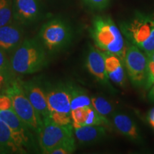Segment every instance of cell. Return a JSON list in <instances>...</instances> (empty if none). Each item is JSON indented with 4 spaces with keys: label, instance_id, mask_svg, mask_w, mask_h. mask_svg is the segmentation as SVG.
<instances>
[{
    "label": "cell",
    "instance_id": "cell-8",
    "mask_svg": "<svg viewBox=\"0 0 154 154\" xmlns=\"http://www.w3.org/2000/svg\"><path fill=\"white\" fill-rule=\"evenodd\" d=\"M124 64L134 86L139 87L145 85L148 57L137 46L128 41H126Z\"/></svg>",
    "mask_w": 154,
    "mask_h": 154
},
{
    "label": "cell",
    "instance_id": "cell-32",
    "mask_svg": "<svg viewBox=\"0 0 154 154\" xmlns=\"http://www.w3.org/2000/svg\"><path fill=\"white\" fill-rule=\"evenodd\" d=\"M149 123H150V124H151V126H152V127H153V128H154V120L149 121Z\"/></svg>",
    "mask_w": 154,
    "mask_h": 154
},
{
    "label": "cell",
    "instance_id": "cell-1",
    "mask_svg": "<svg viewBox=\"0 0 154 154\" xmlns=\"http://www.w3.org/2000/svg\"><path fill=\"white\" fill-rule=\"evenodd\" d=\"M90 32L96 48L103 52L116 55L124 63L126 44L122 32L110 17H96Z\"/></svg>",
    "mask_w": 154,
    "mask_h": 154
},
{
    "label": "cell",
    "instance_id": "cell-28",
    "mask_svg": "<svg viewBox=\"0 0 154 154\" xmlns=\"http://www.w3.org/2000/svg\"><path fill=\"white\" fill-rule=\"evenodd\" d=\"M148 97H149L150 101L152 102H154V84L149 89V96H148Z\"/></svg>",
    "mask_w": 154,
    "mask_h": 154
},
{
    "label": "cell",
    "instance_id": "cell-14",
    "mask_svg": "<svg viewBox=\"0 0 154 154\" xmlns=\"http://www.w3.org/2000/svg\"><path fill=\"white\" fill-rule=\"evenodd\" d=\"M13 18L21 24L34 22L39 15L37 0H14Z\"/></svg>",
    "mask_w": 154,
    "mask_h": 154
},
{
    "label": "cell",
    "instance_id": "cell-25",
    "mask_svg": "<svg viewBox=\"0 0 154 154\" xmlns=\"http://www.w3.org/2000/svg\"><path fill=\"white\" fill-rule=\"evenodd\" d=\"M154 84V62L148 59L147 72L145 82V87L146 89H150Z\"/></svg>",
    "mask_w": 154,
    "mask_h": 154
},
{
    "label": "cell",
    "instance_id": "cell-4",
    "mask_svg": "<svg viewBox=\"0 0 154 154\" xmlns=\"http://www.w3.org/2000/svg\"><path fill=\"white\" fill-rule=\"evenodd\" d=\"M45 92L51 120L59 125L72 124L71 97L68 85L59 84L51 86Z\"/></svg>",
    "mask_w": 154,
    "mask_h": 154
},
{
    "label": "cell",
    "instance_id": "cell-29",
    "mask_svg": "<svg viewBox=\"0 0 154 154\" xmlns=\"http://www.w3.org/2000/svg\"><path fill=\"white\" fill-rule=\"evenodd\" d=\"M6 85V80L2 75L0 74V92H1L2 88L3 87H5V86Z\"/></svg>",
    "mask_w": 154,
    "mask_h": 154
},
{
    "label": "cell",
    "instance_id": "cell-20",
    "mask_svg": "<svg viewBox=\"0 0 154 154\" xmlns=\"http://www.w3.org/2000/svg\"><path fill=\"white\" fill-rule=\"evenodd\" d=\"M0 74L5 77L6 84L15 79V73L11 69L9 59L5 51L0 49Z\"/></svg>",
    "mask_w": 154,
    "mask_h": 154
},
{
    "label": "cell",
    "instance_id": "cell-23",
    "mask_svg": "<svg viewBox=\"0 0 154 154\" xmlns=\"http://www.w3.org/2000/svg\"><path fill=\"white\" fill-rule=\"evenodd\" d=\"M76 148L75 138L73 137L54 149L50 154H71L74 153Z\"/></svg>",
    "mask_w": 154,
    "mask_h": 154
},
{
    "label": "cell",
    "instance_id": "cell-21",
    "mask_svg": "<svg viewBox=\"0 0 154 154\" xmlns=\"http://www.w3.org/2000/svg\"><path fill=\"white\" fill-rule=\"evenodd\" d=\"M13 19L11 0H0V26L11 23Z\"/></svg>",
    "mask_w": 154,
    "mask_h": 154
},
{
    "label": "cell",
    "instance_id": "cell-3",
    "mask_svg": "<svg viewBox=\"0 0 154 154\" xmlns=\"http://www.w3.org/2000/svg\"><path fill=\"white\" fill-rule=\"evenodd\" d=\"M3 93L9 96L12 109L25 124L36 134L41 130L43 119L26 97L20 80L14 79L5 86Z\"/></svg>",
    "mask_w": 154,
    "mask_h": 154
},
{
    "label": "cell",
    "instance_id": "cell-22",
    "mask_svg": "<svg viewBox=\"0 0 154 154\" xmlns=\"http://www.w3.org/2000/svg\"><path fill=\"white\" fill-rule=\"evenodd\" d=\"M91 106L98 113L106 117L111 114L113 111L112 105L106 99L101 96L91 98Z\"/></svg>",
    "mask_w": 154,
    "mask_h": 154
},
{
    "label": "cell",
    "instance_id": "cell-19",
    "mask_svg": "<svg viewBox=\"0 0 154 154\" xmlns=\"http://www.w3.org/2000/svg\"><path fill=\"white\" fill-rule=\"evenodd\" d=\"M67 85L70 92L72 110L91 106V98L88 96L85 90L73 84H67Z\"/></svg>",
    "mask_w": 154,
    "mask_h": 154
},
{
    "label": "cell",
    "instance_id": "cell-5",
    "mask_svg": "<svg viewBox=\"0 0 154 154\" xmlns=\"http://www.w3.org/2000/svg\"><path fill=\"white\" fill-rule=\"evenodd\" d=\"M72 38L70 26L59 19L44 24L39 32V42L48 52H56L66 47Z\"/></svg>",
    "mask_w": 154,
    "mask_h": 154
},
{
    "label": "cell",
    "instance_id": "cell-30",
    "mask_svg": "<svg viewBox=\"0 0 154 154\" xmlns=\"http://www.w3.org/2000/svg\"><path fill=\"white\" fill-rule=\"evenodd\" d=\"M148 118H149V121L154 120V107L150 111V112L149 113V117H148Z\"/></svg>",
    "mask_w": 154,
    "mask_h": 154
},
{
    "label": "cell",
    "instance_id": "cell-15",
    "mask_svg": "<svg viewBox=\"0 0 154 154\" xmlns=\"http://www.w3.org/2000/svg\"><path fill=\"white\" fill-rule=\"evenodd\" d=\"M105 61L106 72L111 82L119 86H124L126 84L124 63L116 55L102 51Z\"/></svg>",
    "mask_w": 154,
    "mask_h": 154
},
{
    "label": "cell",
    "instance_id": "cell-6",
    "mask_svg": "<svg viewBox=\"0 0 154 154\" xmlns=\"http://www.w3.org/2000/svg\"><path fill=\"white\" fill-rule=\"evenodd\" d=\"M39 149L42 153L50 154L54 149L74 136L72 124L59 125L50 117L43 119V125L37 134Z\"/></svg>",
    "mask_w": 154,
    "mask_h": 154
},
{
    "label": "cell",
    "instance_id": "cell-12",
    "mask_svg": "<svg viewBox=\"0 0 154 154\" xmlns=\"http://www.w3.org/2000/svg\"><path fill=\"white\" fill-rule=\"evenodd\" d=\"M20 83L26 97L41 116L42 119L49 117L45 90L34 81L22 82L20 80Z\"/></svg>",
    "mask_w": 154,
    "mask_h": 154
},
{
    "label": "cell",
    "instance_id": "cell-7",
    "mask_svg": "<svg viewBox=\"0 0 154 154\" xmlns=\"http://www.w3.org/2000/svg\"><path fill=\"white\" fill-rule=\"evenodd\" d=\"M153 29L154 11L151 13L137 11L131 18L121 25V31L127 41L138 47L149 38Z\"/></svg>",
    "mask_w": 154,
    "mask_h": 154
},
{
    "label": "cell",
    "instance_id": "cell-18",
    "mask_svg": "<svg viewBox=\"0 0 154 154\" xmlns=\"http://www.w3.org/2000/svg\"><path fill=\"white\" fill-rule=\"evenodd\" d=\"M0 153H26L19 147L9 127L0 120Z\"/></svg>",
    "mask_w": 154,
    "mask_h": 154
},
{
    "label": "cell",
    "instance_id": "cell-17",
    "mask_svg": "<svg viewBox=\"0 0 154 154\" xmlns=\"http://www.w3.org/2000/svg\"><path fill=\"white\" fill-rule=\"evenodd\" d=\"M113 122L117 130L130 140L136 142L141 140V137L134 121L129 116L123 113H116Z\"/></svg>",
    "mask_w": 154,
    "mask_h": 154
},
{
    "label": "cell",
    "instance_id": "cell-24",
    "mask_svg": "<svg viewBox=\"0 0 154 154\" xmlns=\"http://www.w3.org/2000/svg\"><path fill=\"white\" fill-rule=\"evenodd\" d=\"M139 49L146 55V57H149L154 51V29L150 34L149 38L140 46Z\"/></svg>",
    "mask_w": 154,
    "mask_h": 154
},
{
    "label": "cell",
    "instance_id": "cell-27",
    "mask_svg": "<svg viewBox=\"0 0 154 154\" xmlns=\"http://www.w3.org/2000/svg\"><path fill=\"white\" fill-rule=\"evenodd\" d=\"M12 109V102L8 95L0 92V110H9Z\"/></svg>",
    "mask_w": 154,
    "mask_h": 154
},
{
    "label": "cell",
    "instance_id": "cell-10",
    "mask_svg": "<svg viewBox=\"0 0 154 154\" xmlns=\"http://www.w3.org/2000/svg\"><path fill=\"white\" fill-rule=\"evenodd\" d=\"M86 66L98 82L114 91L106 72L105 61L103 53L98 48L90 46L86 58Z\"/></svg>",
    "mask_w": 154,
    "mask_h": 154
},
{
    "label": "cell",
    "instance_id": "cell-11",
    "mask_svg": "<svg viewBox=\"0 0 154 154\" xmlns=\"http://www.w3.org/2000/svg\"><path fill=\"white\" fill-rule=\"evenodd\" d=\"M73 128L85 126H109V121L104 116L98 113L91 106L81 107L71 112Z\"/></svg>",
    "mask_w": 154,
    "mask_h": 154
},
{
    "label": "cell",
    "instance_id": "cell-2",
    "mask_svg": "<svg viewBox=\"0 0 154 154\" xmlns=\"http://www.w3.org/2000/svg\"><path fill=\"white\" fill-rule=\"evenodd\" d=\"M9 60L15 74H34L47 66V51L37 40L25 39L11 53Z\"/></svg>",
    "mask_w": 154,
    "mask_h": 154
},
{
    "label": "cell",
    "instance_id": "cell-16",
    "mask_svg": "<svg viewBox=\"0 0 154 154\" xmlns=\"http://www.w3.org/2000/svg\"><path fill=\"white\" fill-rule=\"evenodd\" d=\"M106 134L103 126H85L74 128V136L81 145H91L103 139Z\"/></svg>",
    "mask_w": 154,
    "mask_h": 154
},
{
    "label": "cell",
    "instance_id": "cell-26",
    "mask_svg": "<svg viewBox=\"0 0 154 154\" xmlns=\"http://www.w3.org/2000/svg\"><path fill=\"white\" fill-rule=\"evenodd\" d=\"M89 8L95 10H103L109 5L110 0H83Z\"/></svg>",
    "mask_w": 154,
    "mask_h": 154
},
{
    "label": "cell",
    "instance_id": "cell-13",
    "mask_svg": "<svg viewBox=\"0 0 154 154\" xmlns=\"http://www.w3.org/2000/svg\"><path fill=\"white\" fill-rule=\"evenodd\" d=\"M23 36L22 29L13 22L0 26V49L6 54L12 53L23 42Z\"/></svg>",
    "mask_w": 154,
    "mask_h": 154
},
{
    "label": "cell",
    "instance_id": "cell-31",
    "mask_svg": "<svg viewBox=\"0 0 154 154\" xmlns=\"http://www.w3.org/2000/svg\"><path fill=\"white\" fill-rule=\"evenodd\" d=\"M148 59H150V60H151V61H153V62H154V51L153 53L151 54V55L149 56V57H148Z\"/></svg>",
    "mask_w": 154,
    "mask_h": 154
},
{
    "label": "cell",
    "instance_id": "cell-9",
    "mask_svg": "<svg viewBox=\"0 0 154 154\" xmlns=\"http://www.w3.org/2000/svg\"><path fill=\"white\" fill-rule=\"evenodd\" d=\"M0 120L5 122L10 128L17 143L27 153V150L33 147L34 138L32 131L19 119L12 109L0 110ZM33 132V131H32Z\"/></svg>",
    "mask_w": 154,
    "mask_h": 154
}]
</instances>
